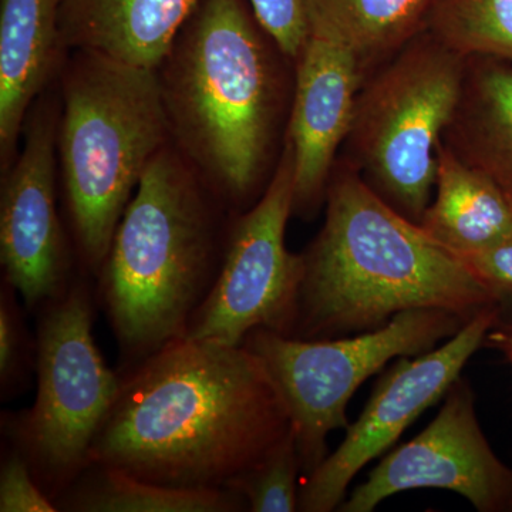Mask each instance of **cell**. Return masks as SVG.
I'll list each match as a JSON object with an SVG mask.
<instances>
[{"label":"cell","instance_id":"cell-14","mask_svg":"<svg viewBox=\"0 0 512 512\" xmlns=\"http://www.w3.org/2000/svg\"><path fill=\"white\" fill-rule=\"evenodd\" d=\"M62 0H0V171L18 156L30 109L62 72Z\"/></svg>","mask_w":512,"mask_h":512},{"label":"cell","instance_id":"cell-4","mask_svg":"<svg viewBox=\"0 0 512 512\" xmlns=\"http://www.w3.org/2000/svg\"><path fill=\"white\" fill-rule=\"evenodd\" d=\"M215 198L173 141L148 165L96 276L124 367L185 338L214 286L225 249Z\"/></svg>","mask_w":512,"mask_h":512},{"label":"cell","instance_id":"cell-2","mask_svg":"<svg viewBox=\"0 0 512 512\" xmlns=\"http://www.w3.org/2000/svg\"><path fill=\"white\" fill-rule=\"evenodd\" d=\"M325 205V224L302 254L292 338L357 335L410 309H444L471 319L504 302L342 158L330 175Z\"/></svg>","mask_w":512,"mask_h":512},{"label":"cell","instance_id":"cell-9","mask_svg":"<svg viewBox=\"0 0 512 512\" xmlns=\"http://www.w3.org/2000/svg\"><path fill=\"white\" fill-rule=\"evenodd\" d=\"M293 198L295 160L286 140L261 197L229 229L220 272L185 338L241 346L258 328L291 336L303 279L302 254L285 244Z\"/></svg>","mask_w":512,"mask_h":512},{"label":"cell","instance_id":"cell-21","mask_svg":"<svg viewBox=\"0 0 512 512\" xmlns=\"http://www.w3.org/2000/svg\"><path fill=\"white\" fill-rule=\"evenodd\" d=\"M302 473L293 429L258 466L235 478L229 490L245 498L251 512L299 511L298 478Z\"/></svg>","mask_w":512,"mask_h":512},{"label":"cell","instance_id":"cell-5","mask_svg":"<svg viewBox=\"0 0 512 512\" xmlns=\"http://www.w3.org/2000/svg\"><path fill=\"white\" fill-rule=\"evenodd\" d=\"M60 185L77 258L99 275L141 178L168 143L157 70L74 50L62 69Z\"/></svg>","mask_w":512,"mask_h":512},{"label":"cell","instance_id":"cell-19","mask_svg":"<svg viewBox=\"0 0 512 512\" xmlns=\"http://www.w3.org/2000/svg\"><path fill=\"white\" fill-rule=\"evenodd\" d=\"M59 511L238 512L248 511L237 491L191 490L147 483L116 470L90 466L56 501Z\"/></svg>","mask_w":512,"mask_h":512},{"label":"cell","instance_id":"cell-20","mask_svg":"<svg viewBox=\"0 0 512 512\" xmlns=\"http://www.w3.org/2000/svg\"><path fill=\"white\" fill-rule=\"evenodd\" d=\"M427 30L466 59L512 62V0H440Z\"/></svg>","mask_w":512,"mask_h":512},{"label":"cell","instance_id":"cell-6","mask_svg":"<svg viewBox=\"0 0 512 512\" xmlns=\"http://www.w3.org/2000/svg\"><path fill=\"white\" fill-rule=\"evenodd\" d=\"M466 69V57L424 30L367 74L357 93L340 158L414 224L433 200L437 144L456 110Z\"/></svg>","mask_w":512,"mask_h":512},{"label":"cell","instance_id":"cell-23","mask_svg":"<svg viewBox=\"0 0 512 512\" xmlns=\"http://www.w3.org/2000/svg\"><path fill=\"white\" fill-rule=\"evenodd\" d=\"M286 59L295 62L308 39L305 0H248Z\"/></svg>","mask_w":512,"mask_h":512},{"label":"cell","instance_id":"cell-27","mask_svg":"<svg viewBox=\"0 0 512 512\" xmlns=\"http://www.w3.org/2000/svg\"><path fill=\"white\" fill-rule=\"evenodd\" d=\"M508 511H512V498H511L510 508H508Z\"/></svg>","mask_w":512,"mask_h":512},{"label":"cell","instance_id":"cell-3","mask_svg":"<svg viewBox=\"0 0 512 512\" xmlns=\"http://www.w3.org/2000/svg\"><path fill=\"white\" fill-rule=\"evenodd\" d=\"M278 55L248 0H200L157 70L171 141L231 208L251 204L274 150Z\"/></svg>","mask_w":512,"mask_h":512},{"label":"cell","instance_id":"cell-24","mask_svg":"<svg viewBox=\"0 0 512 512\" xmlns=\"http://www.w3.org/2000/svg\"><path fill=\"white\" fill-rule=\"evenodd\" d=\"M0 511L56 512L55 501L37 484L29 464L15 448L2 458L0 467Z\"/></svg>","mask_w":512,"mask_h":512},{"label":"cell","instance_id":"cell-16","mask_svg":"<svg viewBox=\"0 0 512 512\" xmlns=\"http://www.w3.org/2000/svg\"><path fill=\"white\" fill-rule=\"evenodd\" d=\"M444 144L468 167L494 181L512 202V62L468 57L466 77Z\"/></svg>","mask_w":512,"mask_h":512},{"label":"cell","instance_id":"cell-1","mask_svg":"<svg viewBox=\"0 0 512 512\" xmlns=\"http://www.w3.org/2000/svg\"><path fill=\"white\" fill-rule=\"evenodd\" d=\"M120 375L89 467L167 487L222 490L292 430L264 363L242 345L178 339Z\"/></svg>","mask_w":512,"mask_h":512},{"label":"cell","instance_id":"cell-12","mask_svg":"<svg viewBox=\"0 0 512 512\" xmlns=\"http://www.w3.org/2000/svg\"><path fill=\"white\" fill-rule=\"evenodd\" d=\"M420 488L453 491L480 512L510 508L512 470L485 439L473 389L463 377L450 387L429 426L386 454L338 511L372 512L387 498Z\"/></svg>","mask_w":512,"mask_h":512},{"label":"cell","instance_id":"cell-26","mask_svg":"<svg viewBox=\"0 0 512 512\" xmlns=\"http://www.w3.org/2000/svg\"><path fill=\"white\" fill-rule=\"evenodd\" d=\"M485 343H490L493 348L501 350L512 365V325L498 323L488 333Z\"/></svg>","mask_w":512,"mask_h":512},{"label":"cell","instance_id":"cell-15","mask_svg":"<svg viewBox=\"0 0 512 512\" xmlns=\"http://www.w3.org/2000/svg\"><path fill=\"white\" fill-rule=\"evenodd\" d=\"M200 0H62L60 40L117 62L158 70Z\"/></svg>","mask_w":512,"mask_h":512},{"label":"cell","instance_id":"cell-11","mask_svg":"<svg viewBox=\"0 0 512 512\" xmlns=\"http://www.w3.org/2000/svg\"><path fill=\"white\" fill-rule=\"evenodd\" d=\"M57 97L43 93L23 127L22 147L2 174L0 264L3 281L39 311L72 284L73 258L57 211Z\"/></svg>","mask_w":512,"mask_h":512},{"label":"cell","instance_id":"cell-7","mask_svg":"<svg viewBox=\"0 0 512 512\" xmlns=\"http://www.w3.org/2000/svg\"><path fill=\"white\" fill-rule=\"evenodd\" d=\"M93 313L84 278L37 311L35 403L2 417L10 446L55 504L89 468L94 439L120 389V373L107 366L94 340Z\"/></svg>","mask_w":512,"mask_h":512},{"label":"cell","instance_id":"cell-25","mask_svg":"<svg viewBox=\"0 0 512 512\" xmlns=\"http://www.w3.org/2000/svg\"><path fill=\"white\" fill-rule=\"evenodd\" d=\"M457 258L504 302L512 298V235L491 247Z\"/></svg>","mask_w":512,"mask_h":512},{"label":"cell","instance_id":"cell-18","mask_svg":"<svg viewBox=\"0 0 512 512\" xmlns=\"http://www.w3.org/2000/svg\"><path fill=\"white\" fill-rule=\"evenodd\" d=\"M440 0H305L308 33L352 50L367 74L427 30Z\"/></svg>","mask_w":512,"mask_h":512},{"label":"cell","instance_id":"cell-13","mask_svg":"<svg viewBox=\"0 0 512 512\" xmlns=\"http://www.w3.org/2000/svg\"><path fill=\"white\" fill-rule=\"evenodd\" d=\"M296 79L286 140L295 160L293 214L312 218L325 204L338 150L348 137L365 73L352 50L308 33L295 60Z\"/></svg>","mask_w":512,"mask_h":512},{"label":"cell","instance_id":"cell-10","mask_svg":"<svg viewBox=\"0 0 512 512\" xmlns=\"http://www.w3.org/2000/svg\"><path fill=\"white\" fill-rule=\"evenodd\" d=\"M501 305L468 320L446 343L397 359L377 383L375 392L333 453L306 477L299 490V511L330 512L345 501L349 484L375 458L382 456L461 377L470 357L500 323Z\"/></svg>","mask_w":512,"mask_h":512},{"label":"cell","instance_id":"cell-22","mask_svg":"<svg viewBox=\"0 0 512 512\" xmlns=\"http://www.w3.org/2000/svg\"><path fill=\"white\" fill-rule=\"evenodd\" d=\"M16 289L2 281L0 291V386L2 397H12L25 384L28 370L36 369V340L30 342Z\"/></svg>","mask_w":512,"mask_h":512},{"label":"cell","instance_id":"cell-17","mask_svg":"<svg viewBox=\"0 0 512 512\" xmlns=\"http://www.w3.org/2000/svg\"><path fill=\"white\" fill-rule=\"evenodd\" d=\"M436 161V188L421 229L456 256L511 237L512 202L504 191L487 175L461 163L441 140Z\"/></svg>","mask_w":512,"mask_h":512},{"label":"cell","instance_id":"cell-8","mask_svg":"<svg viewBox=\"0 0 512 512\" xmlns=\"http://www.w3.org/2000/svg\"><path fill=\"white\" fill-rule=\"evenodd\" d=\"M468 320L444 309H410L382 328L340 338L299 339L258 328L242 346L264 363L284 397L308 477L328 456L329 434L349 426L350 399L370 376L390 360L437 348Z\"/></svg>","mask_w":512,"mask_h":512}]
</instances>
